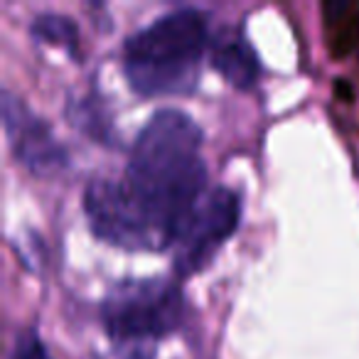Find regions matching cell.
Instances as JSON below:
<instances>
[{"label": "cell", "instance_id": "1", "mask_svg": "<svg viewBox=\"0 0 359 359\" xmlns=\"http://www.w3.org/2000/svg\"><path fill=\"white\" fill-rule=\"evenodd\" d=\"M123 182L165 244H172L180 224L207 192L202 130L195 118L172 106L155 111L130 145Z\"/></svg>", "mask_w": 359, "mask_h": 359}, {"label": "cell", "instance_id": "2", "mask_svg": "<svg viewBox=\"0 0 359 359\" xmlns=\"http://www.w3.org/2000/svg\"><path fill=\"white\" fill-rule=\"evenodd\" d=\"M210 50V15L175 8L130 32L123 42V74L140 96L190 94Z\"/></svg>", "mask_w": 359, "mask_h": 359}, {"label": "cell", "instance_id": "3", "mask_svg": "<svg viewBox=\"0 0 359 359\" xmlns=\"http://www.w3.org/2000/svg\"><path fill=\"white\" fill-rule=\"evenodd\" d=\"M185 315V300L172 280L130 278L109 290L101 305V320L111 339L140 342L158 339L177 330Z\"/></svg>", "mask_w": 359, "mask_h": 359}, {"label": "cell", "instance_id": "4", "mask_svg": "<svg viewBox=\"0 0 359 359\" xmlns=\"http://www.w3.org/2000/svg\"><path fill=\"white\" fill-rule=\"evenodd\" d=\"M84 215L96 239L111 246L128 251H155L168 246L123 180H91L84 190Z\"/></svg>", "mask_w": 359, "mask_h": 359}, {"label": "cell", "instance_id": "5", "mask_svg": "<svg viewBox=\"0 0 359 359\" xmlns=\"http://www.w3.org/2000/svg\"><path fill=\"white\" fill-rule=\"evenodd\" d=\"M241 219V200L234 190L219 185L207 190L192 212L180 224L175 236V269L180 276H192L212 261L236 231Z\"/></svg>", "mask_w": 359, "mask_h": 359}, {"label": "cell", "instance_id": "6", "mask_svg": "<svg viewBox=\"0 0 359 359\" xmlns=\"http://www.w3.org/2000/svg\"><path fill=\"white\" fill-rule=\"evenodd\" d=\"M3 123L15 160L37 177H50L67 168L69 153L52 126L15 94H3Z\"/></svg>", "mask_w": 359, "mask_h": 359}, {"label": "cell", "instance_id": "7", "mask_svg": "<svg viewBox=\"0 0 359 359\" xmlns=\"http://www.w3.org/2000/svg\"><path fill=\"white\" fill-rule=\"evenodd\" d=\"M212 67L236 89H251L259 81L261 65L256 52L236 30H226L212 45Z\"/></svg>", "mask_w": 359, "mask_h": 359}, {"label": "cell", "instance_id": "8", "mask_svg": "<svg viewBox=\"0 0 359 359\" xmlns=\"http://www.w3.org/2000/svg\"><path fill=\"white\" fill-rule=\"evenodd\" d=\"M330 45L337 55H347L359 45V6L352 3H327L325 6Z\"/></svg>", "mask_w": 359, "mask_h": 359}, {"label": "cell", "instance_id": "9", "mask_svg": "<svg viewBox=\"0 0 359 359\" xmlns=\"http://www.w3.org/2000/svg\"><path fill=\"white\" fill-rule=\"evenodd\" d=\"M32 35L55 47H65V50H74L79 45V27L69 15H60V13L37 15L32 20Z\"/></svg>", "mask_w": 359, "mask_h": 359}, {"label": "cell", "instance_id": "10", "mask_svg": "<svg viewBox=\"0 0 359 359\" xmlns=\"http://www.w3.org/2000/svg\"><path fill=\"white\" fill-rule=\"evenodd\" d=\"M11 359H50V354H47L45 344H42V339L35 332H25L18 334Z\"/></svg>", "mask_w": 359, "mask_h": 359}]
</instances>
